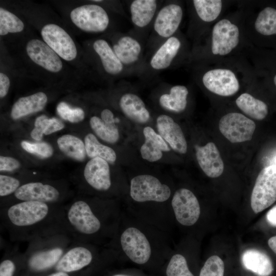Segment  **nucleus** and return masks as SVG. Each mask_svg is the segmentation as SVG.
<instances>
[{
    "label": "nucleus",
    "mask_w": 276,
    "mask_h": 276,
    "mask_svg": "<svg viewBox=\"0 0 276 276\" xmlns=\"http://www.w3.org/2000/svg\"><path fill=\"white\" fill-rule=\"evenodd\" d=\"M198 163L209 177L216 178L220 176L224 170V164L216 145L209 142L203 146H195Z\"/></svg>",
    "instance_id": "21"
},
{
    "label": "nucleus",
    "mask_w": 276,
    "mask_h": 276,
    "mask_svg": "<svg viewBox=\"0 0 276 276\" xmlns=\"http://www.w3.org/2000/svg\"><path fill=\"white\" fill-rule=\"evenodd\" d=\"M20 164L16 159L10 156H0V171L12 172L20 167Z\"/></svg>",
    "instance_id": "42"
},
{
    "label": "nucleus",
    "mask_w": 276,
    "mask_h": 276,
    "mask_svg": "<svg viewBox=\"0 0 276 276\" xmlns=\"http://www.w3.org/2000/svg\"><path fill=\"white\" fill-rule=\"evenodd\" d=\"M172 206L176 219L186 226L194 224L200 214L199 202L196 196L190 190L181 188L177 190L172 199Z\"/></svg>",
    "instance_id": "16"
},
{
    "label": "nucleus",
    "mask_w": 276,
    "mask_h": 276,
    "mask_svg": "<svg viewBox=\"0 0 276 276\" xmlns=\"http://www.w3.org/2000/svg\"><path fill=\"white\" fill-rule=\"evenodd\" d=\"M255 29L264 36L276 34V9L266 7L261 10L255 21Z\"/></svg>",
    "instance_id": "33"
},
{
    "label": "nucleus",
    "mask_w": 276,
    "mask_h": 276,
    "mask_svg": "<svg viewBox=\"0 0 276 276\" xmlns=\"http://www.w3.org/2000/svg\"><path fill=\"white\" fill-rule=\"evenodd\" d=\"M144 143L141 146L140 153L142 157L149 162H155L160 159L163 152H168L170 148L163 137L150 126L143 129Z\"/></svg>",
    "instance_id": "25"
},
{
    "label": "nucleus",
    "mask_w": 276,
    "mask_h": 276,
    "mask_svg": "<svg viewBox=\"0 0 276 276\" xmlns=\"http://www.w3.org/2000/svg\"><path fill=\"white\" fill-rule=\"evenodd\" d=\"M158 134L173 150L180 154H185L188 145L180 126L173 119L165 114L157 116L156 120Z\"/></svg>",
    "instance_id": "20"
},
{
    "label": "nucleus",
    "mask_w": 276,
    "mask_h": 276,
    "mask_svg": "<svg viewBox=\"0 0 276 276\" xmlns=\"http://www.w3.org/2000/svg\"><path fill=\"white\" fill-rule=\"evenodd\" d=\"M70 17L78 28L90 33L104 32L110 23L107 12L98 4H87L78 7L72 10Z\"/></svg>",
    "instance_id": "8"
},
{
    "label": "nucleus",
    "mask_w": 276,
    "mask_h": 276,
    "mask_svg": "<svg viewBox=\"0 0 276 276\" xmlns=\"http://www.w3.org/2000/svg\"><path fill=\"white\" fill-rule=\"evenodd\" d=\"M270 248L276 254V236L271 237L268 241Z\"/></svg>",
    "instance_id": "46"
},
{
    "label": "nucleus",
    "mask_w": 276,
    "mask_h": 276,
    "mask_svg": "<svg viewBox=\"0 0 276 276\" xmlns=\"http://www.w3.org/2000/svg\"><path fill=\"white\" fill-rule=\"evenodd\" d=\"M130 195L135 201L164 202L171 195L170 188L156 177L149 174L134 177L130 181Z\"/></svg>",
    "instance_id": "7"
},
{
    "label": "nucleus",
    "mask_w": 276,
    "mask_h": 276,
    "mask_svg": "<svg viewBox=\"0 0 276 276\" xmlns=\"http://www.w3.org/2000/svg\"><path fill=\"white\" fill-rule=\"evenodd\" d=\"M83 180L94 190H109L112 184L109 163L100 157L91 158L84 167Z\"/></svg>",
    "instance_id": "18"
},
{
    "label": "nucleus",
    "mask_w": 276,
    "mask_h": 276,
    "mask_svg": "<svg viewBox=\"0 0 276 276\" xmlns=\"http://www.w3.org/2000/svg\"><path fill=\"white\" fill-rule=\"evenodd\" d=\"M94 252L88 243L73 242L53 268L54 271L75 273L89 266Z\"/></svg>",
    "instance_id": "15"
},
{
    "label": "nucleus",
    "mask_w": 276,
    "mask_h": 276,
    "mask_svg": "<svg viewBox=\"0 0 276 276\" xmlns=\"http://www.w3.org/2000/svg\"><path fill=\"white\" fill-rule=\"evenodd\" d=\"M182 46L180 38L176 35L168 38L151 52L142 75L154 74L172 66Z\"/></svg>",
    "instance_id": "9"
},
{
    "label": "nucleus",
    "mask_w": 276,
    "mask_h": 276,
    "mask_svg": "<svg viewBox=\"0 0 276 276\" xmlns=\"http://www.w3.org/2000/svg\"><path fill=\"white\" fill-rule=\"evenodd\" d=\"M64 127V124L57 118H50L49 125L45 130L44 134L50 135L54 132L62 130Z\"/></svg>",
    "instance_id": "43"
},
{
    "label": "nucleus",
    "mask_w": 276,
    "mask_h": 276,
    "mask_svg": "<svg viewBox=\"0 0 276 276\" xmlns=\"http://www.w3.org/2000/svg\"><path fill=\"white\" fill-rule=\"evenodd\" d=\"M245 269L258 276H269L273 271L272 262L264 252L255 249H247L241 257Z\"/></svg>",
    "instance_id": "27"
},
{
    "label": "nucleus",
    "mask_w": 276,
    "mask_h": 276,
    "mask_svg": "<svg viewBox=\"0 0 276 276\" xmlns=\"http://www.w3.org/2000/svg\"><path fill=\"white\" fill-rule=\"evenodd\" d=\"M167 276H194L190 271L185 258L180 254L174 255L166 269Z\"/></svg>",
    "instance_id": "36"
},
{
    "label": "nucleus",
    "mask_w": 276,
    "mask_h": 276,
    "mask_svg": "<svg viewBox=\"0 0 276 276\" xmlns=\"http://www.w3.org/2000/svg\"><path fill=\"white\" fill-rule=\"evenodd\" d=\"M84 144L86 155L90 159L100 157L110 164H113L116 161L117 155L114 150L100 143L94 134L88 133L86 135Z\"/></svg>",
    "instance_id": "31"
},
{
    "label": "nucleus",
    "mask_w": 276,
    "mask_h": 276,
    "mask_svg": "<svg viewBox=\"0 0 276 276\" xmlns=\"http://www.w3.org/2000/svg\"><path fill=\"white\" fill-rule=\"evenodd\" d=\"M119 106L124 115L138 124H145L150 119V111L142 98L132 91H125L119 100Z\"/></svg>",
    "instance_id": "23"
},
{
    "label": "nucleus",
    "mask_w": 276,
    "mask_h": 276,
    "mask_svg": "<svg viewBox=\"0 0 276 276\" xmlns=\"http://www.w3.org/2000/svg\"><path fill=\"white\" fill-rule=\"evenodd\" d=\"M112 276H129V275L118 274H114V275H113Z\"/></svg>",
    "instance_id": "49"
},
{
    "label": "nucleus",
    "mask_w": 276,
    "mask_h": 276,
    "mask_svg": "<svg viewBox=\"0 0 276 276\" xmlns=\"http://www.w3.org/2000/svg\"><path fill=\"white\" fill-rule=\"evenodd\" d=\"M51 183L33 181L21 185L9 198L1 203V208L24 201H39L64 205L62 202L67 195L65 188Z\"/></svg>",
    "instance_id": "4"
},
{
    "label": "nucleus",
    "mask_w": 276,
    "mask_h": 276,
    "mask_svg": "<svg viewBox=\"0 0 276 276\" xmlns=\"http://www.w3.org/2000/svg\"><path fill=\"white\" fill-rule=\"evenodd\" d=\"M192 3L197 16L205 22L216 20L222 8V2L220 0H194Z\"/></svg>",
    "instance_id": "32"
},
{
    "label": "nucleus",
    "mask_w": 276,
    "mask_h": 276,
    "mask_svg": "<svg viewBox=\"0 0 276 276\" xmlns=\"http://www.w3.org/2000/svg\"><path fill=\"white\" fill-rule=\"evenodd\" d=\"M113 39L111 46L129 75H142L146 61L142 40L131 33H119Z\"/></svg>",
    "instance_id": "5"
},
{
    "label": "nucleus",
    "mask_w": 276,
    "mask_h": 276,
    "mask_svg": "<svg viewBox=\"0 0 276 276\" xmlns=\"http://www.w3.org/2000/svg\"><path fill=\"white\" fill-rule=\"evenodd\" d=\"M188 95V89L185 85H172L169 87L167 91L163 93L159 96L158 103L166 111L181 113L187 108Z\"/></svg>",
    "instance_id": "26"
},
{
    "label": "nucleus",
    "mask_w": 276,
    "mask_h": 276,
    "mask_svg": "<svg viewBox=\"0 0 276 276\" xmlns=\"http://www.w3.org/2000/svg\"><path fill=\"white\" fill-rule=\"evenodd\" d=\"M10 85L9 77L3 73H0V97L4 98L7 94Z\"/></svg>",
    "instance_id": "44"
},
{
    "label": "nucleus",
    "mask_w": 276,
    "mask_h": 276,
    "mask_svg": "<svg viewBox=\"0 0 276 276\" xmlns=\"http://www.w3.org/2000/svg\"><path fill=\"white\" fill-rule=\"evenodd\" d=\"M203 86L210 92L223 97L235 95L240 89V83L235 73L225 68H213L201 77Z\"/></svg>",
    "instance_id": "12"
},
{
    "label": "nucleus",
    "mask_w": 276,
    "mask_h": 276,
    "mask_svg": "<svg viewBox=\"0 0 276 276\" xmlns=\"http://www.w3.org/2000/svg\"><path fill=\"white\" fill-rule=\"evenodd\" d=\"M21 146L27 152L41 158H49L54 152L52 146L46 142L31 143L23 141L21 142Z\"/></svg>",
    "instance_id": "38"
},
{
    "label": "nucleus",
    "mask_w": 276,
    "mask_h": 276,
    "mask_svg": "<svg viewBox=\"0 0 276 276\" xmlns=\"http://www.w3.org/2000/svg\"><path fill=\"white\" fill-rule=\"evenodd\" d=\"M273 163H274L273 165L276 166V156L274 158Z\"/></svg>",
    "instance_id": "50"
},
{
    "label": "nucleus",
    "mask_w": 276,
    "mask_h": 276,
    "mask_svg": "<svg viewBox=\"0 0 276 276\" xmlns=\"http://www.w3.org/2000/svg\"><path fill=\"white\" fill-rule=\"evenodd\" d=\"M47 102V96L41 91L21 97L13 104L11 110V117L13 120H18L31 113L41 111Z\"/></svg>",
    "instance_id": "28"
},
{
    "label": "nucleus",
    "mask_w": 276,
    "mask_h": 276,
    "mask_svg": "<svg viewBox=\"0 0 276 276\" xmlns=\"http://www.w3.org/2000/svg\"><path fill=\"white\" fill-rule=\"evenodd\" d=\"M22 262V252L17 247L7 248L0 263V276H15L17 265Z\"/></svg>",
    "instance_id": "34"
},
{
    "label": "nucleus",
    "mask_w": 276,
    "mask_h": 276,
    "mask_svg": "<svg viewBox=\"0 0 276 276\" xmlns=\"http://www.w3.org/2000/svg\"><path fill=\"white\" fill-rule=\"evenodd\" d=\"M276 200V166L263 168L259 173L251 196V206L255 213L261 212Z\"/></svg>",
    "instance_id": "6"
},
{
    "label": "nucleus",
    "mask_w": 276,
    "mask_h": 276,
    "mask_svg": "<svg viewBox=\"0 0 276 276\" xmlns=\"http://www.w3.org/2000/svg\"><path fill=\"white\" fill-rule=\"evenodd\" d=\"M239 40L240 32L238 26L228 19H220L212 29V53L215 55H226L237 47Z\"/></svg>",
    "instance_id": "13"
},
{
    "label": "nucleus",
    "mask_w": 276,
    "mask_h": 276,
    "mask_svg": "<svg viewBox=\"0 0 276 276\" xmlns=\"http://www.w3.org/2000/svg\"><path fill=\"white\" fill-rule=\"evenodd\" d=\"M219 128L223 135L231 143H241L252 139L256 124L242 113L230 112L221 118Z\"/></svg>",
    "instance_id": "11"
},
{
    "label": "nucleus",
    "mask_w": 276,
    "mask_h": 276,
    "mask_svg": "<svg viewBox=\"0 0 276 276\" xmlns=\"http://www.w3.org/2000/svg\"><path fill=\"white\" fill-rule=\"evenodd\" d=\"M50 121V118L47 116L41 115L35 119L34 128L31 131L30 135L34 140L39 141L43 137Z\"/></svg>",
    "instance_id": "41"
},
{
    "label": "nucleus",
    "mask_w": 276,
    "mask_h": 276,
    "mask_svg": "<svg viewBox=\"0 0 276 276\" xmlns=\"http://www.w3.org/2000/svg\"><path fill=\"white\" fill-rule=\"evenodd\" d=\"M23 184L15 177L0 175V196L6 198L12 196Z\"/></svg>",
    "instance_id": "40"
},
{
    "label": "nucleus",
    "mask_w": 276,
    "mask_h": 276,
    "mask_svg": "<svg viewBox=\"0 0 276 276\" xmlns=\"http://www.w3.org/2000/svg\"><path fill=\"white\" fill-rule=\"evenodd\" d=\"M59 149L70 158L79 162L85 160L86 155L84 142L71 134H64L57 141Z\"/></svg>",
    "instance_id": "30"
},
{
    "label": "nucleus",
    "mask_w": 276,
    "mask_h": 276,
    "mask_svg": "<svg viewBox=\"0 0 276 276\" xmlns=\"http://www.w3.org/2000/svg\"><path fill=\"white\" fill-rule=\"evenodd\" d=\"M224 264L217 256H212L207 259L202 267L199 276H224Z\"/></svg>",
    "instance_id": "39"
},
{
    "label": "nucleus",
    "mask_w": 276,
    "mask_h": 276,
    "mask_svg": "<svg viewBox=\"0 0 276 276\" xmlns=\"http://www.w3.org/2000/svg\"><path fill=\"white\" fill-rule=\"evenodd\" d=\"M266 219L269 224L276 227V205L267 212Z\"/></svg>",
    "instance_id": "45"
},
{
    "label": "nucleus",
    "mask_w": 276,
    "mask_h": 276,
    "mask_svg": "<svg viewBox=\"0 0 276 276\" xmlns=\"http://www.w3.org/2000/svg\"><path fill=\"white\" fill-rule=\"evenodd\" d=\"M72 273H67L62 271H54L51 272L50 274H47L46 276H72Z\"/></svg>",
    "instance_id": "47"
},
{
    "label": "nucleus",
    "mask_w": 276,
    "mask_h": 276,
    "mask_svg": "<svg viewBox=\"0 0 276 276\" xmlns=\"http://www.w3.org/2000/svg\"><path fill=\"white\" fill-rule=\"evenodd\" d=\"M236 103L242 112L255 120H262L268 113V108L265 102L247 93L241 94L237 98Z\"/></svg>",
    "instance_id": "29"
},
{
    "label": "nucleus",
    "mask_w": 276,
    "mask_h": 276,
    "mask_svg": "<svg viewBox=\"0 0 276 276\" xmlns=\"http://www.w3.org/2000/svg\"><path fill=\"white\" fill-rule=\"evenodd\" d=\"M183 16L182 6L175 1L163 3L154 19L147 47L153 51L168 38L175 35Z\"/></svg>",
    "instance_id": "3"
},
{
    "label": "nucleus",
    "mask_w": 276,
    "mask_h": 276,
    "mask_svg": "<svg viewBox=\"0 0 276 276\" xmlns=\"http://www.w3.org/2000/svg\"><path fill=\"white\" fill-rule=\"evenodd\" d=\"M56 109L58 115L62 119L72 123L81 122L85 118V112L81 108L71 107L64 102H60Z\"/></svg>",
    "instance_id": "37"
},
{
    "label": "nucleus",
    "mask_w": 276,
    "mask_h": 276,
    "mask_svg": "<svg viewBox=\"0 0 276 276\" xmlns=\"http://www.w3.org/2000/svg\"><path fill=\"white\" fill-rule=\"evenodd\" d=\"M121 247L127 257L133 262L143 264L149 259L151 249L145 235L135 227H129L120 237Z\"/></svg>",
    "instance_id": "17"
},
{
    "label": "nucleus",
    "mask_w": 276,
    "mask_h": 276,
    "mask_svg": "<svg viewBox=\"0 0 276 276\" xmlns=\"http://www.w3.org/2000/svg\"><path fill=\"white\" fill-rule=\"evenodd\" d=\"M29 58L36 64L52 73L60 72L63 67L60 57L45 42L38 39L30 40L26 45Z\"/></svg>",
    "instance_id": "19"
},
{
    "label": "nucleus",
    "mask_w": 276,
    "mask_h": 276,
    "mask_svg": "<svg viewBox=\"0 0 276 276\" xmlns=\"http://www.w3.org/2000/svg\"><path fill=\"white\" fill-rule=\"evenodd\" d=\"M157 0H133L129 2L130 19L134 33L140 39L151 30L156 15L163 4Z\"/></svg>",
    "instance_id": "10"
},
{
    "label": "nucleus",
    "mask_w": 276,
    "mask_h": 276,
    "mask_svg": "<svg viewBox=\"0 0 276 276\" xmlns=\"http://www.w3.org/2000/svg\"><path fill=\"white\" fill-rule=\"evenodd\" d=\"M41 35L45 42L61 58L66 61L75 59L77 50L70 35L61 27L53 24L45 25Z\"/></svg>",
    "instance_id": "14"
},
{
    "label": "nucleus",
    "mask_w": 276,
    "mask_h": 276,
    "mask_svg": "<svg viewBox=\"0 0 276 276\" xmlns=\"http://www.w3.org/2000/svg\"><path fill=\"white\" fill-rule=\"evenodd\" d=\"M91 128L102 140L110 144L117 143L120 137L113 112L108 108L103 109L100 118L93 116L89 120Z\"/></svg>",
    "instance_id": "24"
},
{
    "label": "nucleus",
    "mask_w": 276,
    "mask_h": 276,
    "mask_svg": "<svg viewBox=\"0 0 276 276\" xmlns=\"http://www.w3.org/2000/svg\"><path fill=\"white\" fill-rule=\"evenodd\" d=\"M94 51L98 56L104 72L114 77L129 75L114 53L111 45L104 39H98L93 43Z\"/></svg>",
    "instance_id": "22"
},
{
    "label": "nucleus",
    "mask_w": 276,
    "mask_h": 276,
    "mask_svg": "<svg viewBox=\"0 0 276 276\" xmlns=\"http://www.w3.org/2000/svg\"><path fill=\"white\" fill-rule=\"evenodd\" d=\"M24 29L23 22L15 14L2 7L0 8V35L21 32Z\"/></svg>",
    "instance_id": "35"
},
{
    "label": "nucleus",
    "mask_w": 276,
    "mask_h": 276,
    "mask_svg": "<svg viewBox=\"0 0 276 276\" xmlns=\"http://www.w3.org/2000/svg\"><path fill=\"white\" fill-rule=\"evenodd\" d=\"M22 252V266L31 274H41L53 269L73 242L65 231L37 237L30 241Z\"/></svg>",
    "instance_id": "2"
},
{
    "label": "nucleus",
    "mask_w": 276,
    "mask_h": 276,
    "mask_svg": "<svg viewBox=\"0 0 276 276\" xmlns=\"http://www.w3.org/2000/svg\"><path fill=\"white\" fill-rule=\"evenodd\" d=\"M273 82H274V85L276 87V74L274 75V77H273Z\"/></svg>",
    "instance_id": "48"
},
{
    "label": "nucleus",
    "mask_w": 276,
    "mask_h": 276,
    "mask_svg": "<svg viewBox=\"0 0 276 276\" xmlns=\"http://www.w3.org/2000/svg\"><path fill=\"white\" fill-rule=\"evenodd\" d=\"M63 206L24 201L2 207L1 227L7 232L13 242H29L37 237L66 232Z\"/></svg>",
    "instance_id": "1"
}]
</instances>
